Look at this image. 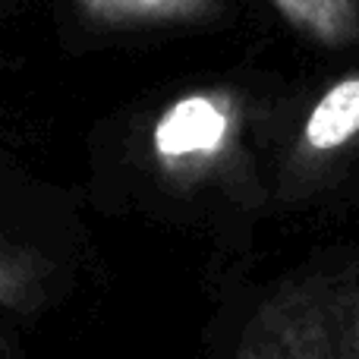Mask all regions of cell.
I'll return each mask as SVG.
<instances>
[{
	"label": "cell",
	"instance_id": "cell-1",
	"mask_svg": "<svg viewBox=\"0 0 359 359\" xmlns=\"http://www.w3.org/2000/svg\"><path fill=\"white\" fill-rule=\"evenodd\" d=\"M227 359H359V249L322 252L262 287Z\"/></svg>",
	"mask_w": 359,
	"mask_h": 359
},
{
	"label": "cell",
	"instance_id": "cell-2",
	"mask_svg": "<svg viewBox=\"0 0 359 359\" xmlns=\"http://www.w3.org/2000/svg\"><path fill=\"white\" fill-rule=\"evenodd\" d=\"M246 107L233 88H192L155 117L149 155L170 189H205L240 168Z\"/></svg>",
	"mask_w": 359,
	"mask_h": 359
},
{
	"label": "cell",
	"instance_id": "cell-3",
	"mask_svg": "<svg viewBox=\"0 0 359 359\" xmlns=\"http://www.w3.org/2000/svg\"><path fill=\"white\" fill-rule=\"evenodd\" d=\"M353 161H359V69L331 82L309 107L287 151V189H309Z\"/></svg>",
	"mask_w": 359,
	"mask_h": 359
},
{
	"label": "cell",
	"instance_id": "cell-4",
	"mask_svg": "<svg viewBox=\"0 0 359 359\" xmlns=\"http://www.w3.org/2000/svg\"><path fill=\"white\" fill-rule=\"evenodd\" d=\"M278 13L322 48H350L359 41V0H271Z\"/></svg>",
	"mask_w": 359,
	"mask_h": 359
},
{
	"label": "cell",
	"instance_id": "cell-5",
	"mask_svg": "<svg viewBox=\"0 0 359 359\" xmlns=\"http://www.w3.org/2000/svg\"><path fill=\"white\" fill-rule=\"evenodd\" d=\"M48 265L38 252L0 236V309L29 316L44 303Z\"/></svg>",
	"mask_w": 359,
	"mask_h": 359
},
{
	"label": "cell",
	"instance_id": "cell-6",
	"mask_svg": "<svg viewBox=\"0 0 359 359\" xmlns=\"http://www.w3.org/2000/svg\"><path fill=\"white\" fill-rule=\"evenodd\" d=\"M88 6L111 22H186L208 19L221 0H88Z\"/></svg>",
	"mask_w": 359,
	"mask_h": 359
}]
</instances>
